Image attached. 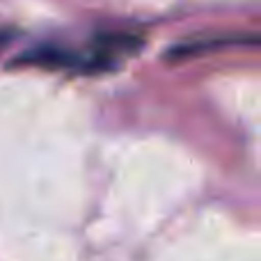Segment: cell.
Returning a JSON list of instances; mask_svg holds the SVG:
<instances>
[{
  "mask_svg": "<svg viewBox=\"0 0 261 261\" xmlns=\"http://www.w3.org/2000/svg\"><path fill=\"white\" fill-rule=\"evenodd\" d=\"M9 37H7V32H0V44H5V41H7Z\"/></svg>",
  "mask_w": 261,
  "mask_h": 261,
  "instance_id": "6da1fadb",
  "label": "cell"
}]
</instances>
